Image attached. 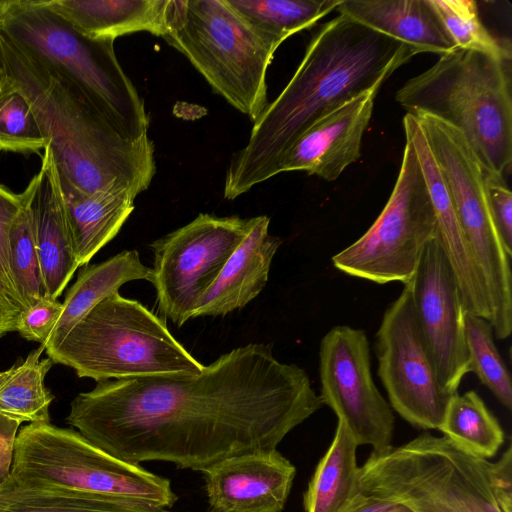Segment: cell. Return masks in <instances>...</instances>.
<instances>
[{"label": "cell", "mask_w": 512, "mask_h": 512, "mask_svg": "<svg viewBox=\"0 0 512 512\" xmlns=\"http://www.w3.org/2000/svg\"><path fill=\"white\" fill-rule=\"evenodd\" d=\"M323 405L303 368L277 360L269 345L250 343L198 374L98 382L72 400L66 421L126 462L202 472L276 448Z\"/></svg>", "instance_id": "1"}, {"label": "cell", "mask_w": 512, "mask_h": 512, "mask_svg": "<svg viewBox=\"0 0 512 512\" xmlns=\"http://www.w3.org/2000/svg\"><path fill=\"white\" fill-rule=\"evenodd\" d=\"M414 51L340 15L313 36L293 77L253 122L247 144L227 168L224 198L233 200L276 176L291 145L315 122L371 89H379Z\"/></svg>", "instance_id": "2"}, {"label": "cell", "mask_w": 512, "mask_h": 512, "mask_svg": "<svg viewBox=\"0 0 512 512\" xmlns=\"http://www.w3.org/2000/svg\"><path fill=\"white\" fill-rule=\"evenodd\" d=\"M0 78L28 101L60 179L86 194L149 187L156 161L148 134L120 135L73 84L1 35Z\"/></svg>", "instance_id": "3"}, {"label": "cell", "mask_w": 512, "mask_h": 512, "mask_svg": "<svg viewBox=\"0 0 512 512\" xmlns=\"http://www.w3.org/2000/svg\"><path fill=\"white\" fill-rule=\"evenodd\" d=\"M358 494L412 512H512V448L496 462L424 432L359 468Z\"/></svg>", "instance_id": "4"}, {"label": "cell", "mask_w": 512, "mask_h": 512, "mask_svg": "<svg viewBox=\"0 0 512 512\" xmlns=\"http://www.w3.org/2000/svg\"><path fill=\"white\" fill-rule=\"evenodd\" d=\"M0 35L73 84L123 137L148 134L149 115L112 39L89 37L47 0L0 1Z\"/></svg>", "instance_id": "5"}, {"label": "cell", "mask_w": 512, "mask_h": 512, "mask_svg": "<svg viewBox=\"0 0 512 512\" xmlns=\"http://www.w3.org/2000/svg\"><path fill=\"white\" fill-rule=\"evenodd\" d=\"M395 98L407 114L433 116L457 129L487 172L512 161L510 60L462 48L442 54Z\"/></svg>", "instance_id": "6"}, {"label": "cell", "mask_w": 512, "mask_h": 512, "mask_svg": "<svg viewBox=\"0 0 512 512\" xmlns=\"http://www.w3.org/2000/svg\"><path fill=\"white\" fill-rule=\"evenodd\" d=\"M46 353L53 363L97 382L198 374L204 368L162 319L118 292L94 306L58 346Z\"/></svg>", "instance_id": "7"}, {"label": "cell", "mask_w": 512, "mask_h": 512, "mask_svg": "<svg viewBox=\"0 0 512 512\" xmlns=\"http://www.w3.org/2000/svg\"><path fill=\"white\" fill-rule=\"evenodd\" d=\"M162 38L216 93L256 121L268 104L266 75L275 51L225 0H171Z\"/></svg>", "instance_id": "8"}, {"label": "cell", "mask_w": 512, "mask_h": 512, "mask_svg": "<svg viewBox=\"0 0 512 512\" xmlns=\"http://www.w3.org/2000/svg\"><path fill=\"white\" fill-rule=\"evenodd\" d=\"M9 479L22 487L54 486L166 508L177 501L168 479L112 456L79 432L30 423L16 436Z\"/></svg>", "instance_id": "9"}, {"label": "cell", "mask_w": 512, "mask_h": 512, "mask_svg": "<svg viewBox=\"0 0 512 512\" xmlns=\"http://www.w3.org/2000/svg\"><path fill=\"white\" fill-rule=\"evenodd\" d=\"M444 180L465 239L485 277L497 335L512 330L511 257L492 221L485 169L454 127L426 114L414 116Z\"/></svg>", "instance_id": "10"}, {"label": "cell", "mask_w": 512, "mask_h": 512, "mask_svg": "<svg viewBox=\"0 0 512 512\" xmlns=\"http://www.w3.org/2000/svg\"><path fill=\"white\" fill-rule=\"evenodd\" d=\"M438 225L416 151L405 136L401 167L391 195L371 227L332 257L334 267L378 284H406Z\"/></svg>", "instance_id": "11"}, {"label": "cell", "mask_w": 512, "mask_h": 512, "mask_svg": "<svg viewBox=\"0 0 512 512\" xmlns=\"http://www.w3.org/2000/svg\"><path fill=\"white\" fill-rule=\"evenodd\" d=\"M250 226L251 218L200 213L150 244L154 254L150 282L165 318L178 327L193 318L200 300Z\"/></svg>", "instance_id": "12"}, {"label": "cell", "mask_w": 512, "mask_h": 512, "mask_svg": "<svg viewBox=\"0 0 512 512\" xmlns=\"http://www.w3.org/2000/svg\"><path fill=\"white\" fill-rule=\"evenodd\" d=\"M374 348L390 407L415 427L438 430L456 392L439 381L415 318L408 284L386 309Z\"/></svg>", "instance_id": "13"}, {"label": "cell", "mask_w": 512, "mask_h": 512, "mask_svg": "<svg viewBox=\"0 0 512 512\" xmlns=\"http://www.w3.org/2000/svg\"><path fill=\"white\" fill-rule=\"evenodd\" d=\"M320 397L342 420L358 445L380 454L392 448L394 415L374 383L365 332L348 325L331 328L319 349Z\"/></svg>", "instance_id": "14"}, {"label": "cell", "mask_w": 512, "mask_h": 512, "mask_svg": "<svg viewBox=\"0 0 512 512\" xmlns=\"http://www.w3.org/2000/svg\"><path fill=\"white\" fill-rule=\"evenodd\" d=\"M410 286L415 318L440 383L457 392L469 373L466 309L451 265L435 237L422 250Z\"/></svg>", "instance_id": "15"}, {"label": "cell", "mask_w": 512, "mask_h": 512, "mask_svg": "<svg viewBox=\"0 0 512 512\" xmlns=\"http://www.w3.org/2000/svg\"><path fill=\"white\" fill-rule=\"evenodd\" d=\"M202 473L212 512H282L296 468L274 448L223 459Z\"/></svg>", "instance_id": "16"}, {"label": "cell", "mask_w": 512, "mask_h": 512, "mask_svg": "<svg viewBox=\"0 0 512 512\" xmlns=\"http://www.w3.org/2000/svg\"><path fill=\"white\" fill-rule=\"evenodd\" d=\"M378 90L363 92L315 122L285 152L276 175L305 171L327 181L336 180L361 156L363 134Z\"/></svg>", "instance_id": "17"}, {"label": "cell", "mask_w": 512, "mask_h": 512, "mask_svg": "<svg viewBox=\"0 0 512 512\" xmlns=\"http://www.w3.org/2000/svg\"><path fill=\"white\" fill-rule=\"evenodd\" d=\"M403 128L405 136L414 146L426 180L437 218V239L454 272L465 309L490 322L492 307L485 277L465 239L450 195L423 131L416 118L410 114L404 116Z\"/></svg>", "instance_id": "18"}, {"label": "cell", "mask_w": 512, "mask_h": 512, "mask_svg": "<svg viewBox=\"0 0 512 512\" xmlns=\"http://www.w3.org/2000/svg\"><path fill=\"white\" fill-rule=\"evenodd\" d=\"M270 218H251L250 229L196 307L193 318L223 316L244 307L263 290L282 240L269 233Z\"/></svg>", "instance_id": "19"}, {"label": "cell", "mask_w": 512, "mask_h": 512, "mask_svg": "<svg viewBox=\"0 0 512 512\" xmlns=\"http://www.w3.org/2000/svg\"><path fill=\"white\" fill-rule=\"evenodd\" d=\"M36 175L32 209L44 295L57 300L79 264L66 219L58 173L47 147Z\"/></svg>", "instance_id": "20"}, {"label": "cell", "mask_w": 512, "mask_h": 512, "mask_svg": "<svg viewBox=\"0 0 512 512\" xmlns=\"http://www.w3.org/2000/svg\"><path fill=\"white\" fill-rule=\"evenodd\" d=\"M335 10L407 45L415 54H444L457 48L431 0H340Z\"/></svg>", "instance_id": "21"}, {"label": "cell", "mask_w": 512, "mask_h": 512, "mask_svg": "<svg viewBox=\"0 0 512 512\" xmlns=\"http://www.w3.org/2000/svg\"><path fill=\"white\" fill-rule=\"evenodd\" d=\"M59 183L75 257L82 266L118 234L137 195L122 186L86 194L63 179Z\"/></svg>", "instance_id": "22"}, {"label": "cell", "mask_w": 512, "mask_h": 512, "mask_svg": "<svg viewBox=\"0 0 512 512\" xmlns=\"http://www.w3.org/2000/svg\"><path fill=\"white\" fill-rule=\"evenodd\" d=\"M83 34L115 40L148 32L163 37L168 31L171 0H47Z\"/></svg>", "instance_id": "23"}, {"label": "cell", "mask_w": 512, "mask_h": 512, "mask_svg": "<svg viewBox=\"0 0 512 512\" xmlns=\"http://www.w3.org/2000/svg\"><path fill=\"white\" fill-rule=\"evenodd\" d=\"M151 274V268L141 262L136 250H125L101 263L82 268L68 290L58 320L41 344L45 351L58 346L77 322L104 298L118 292L127 282H150Z\"/></svg>", "instance_id": "24"}, {"label": "cell", "mask_w": 512, "mask_h": 512, "mask_svg": "<svg viewBox=\"0 0 512 512\" xmlns=\"http://www.w3.org/2000/svg\"><path fill=\"white\" fill-rule=\"evenodd\" d=\"M358 446L346 424L338 419L333 440L303 495L305 512H341L358 494Z\"/></svg>", "instance_id": "25"}, {"label": "cell", "mask_w": 512, "mask_h": 512, "mask_svg": "<svg viewBox=\"0 0 512 512\" xmlns=\"http://www.w3.org/2000/svg\"><path fill=\"white\" fill-rule=\"evenodd\" d=\"M273 51L291 35L313 27L340 0H225Z\"/></svg>", "instance_id": "26"}, {"label": "cell", "mask_w": 512, "mask_h": 512, "mask_svg": "<svg viewBox=\"0 0 512 512\" xmlns=\"http://www.w3.org/2000/svg\"><path fill=\"white\" fill-rule=\"evenodd\" d=\"M4 512H171L126 498L77 489L22 487L9 476L1 483Z\"/></svg>", "instance_id": "27"}, {"label": "cell", "mask_w": 512, "mask_h": 512, "mask_svg": "<svg viewBox=\"0 0 512 512\" xmlns=\"http://www.w3.org/2000/svg\"><path fill=\"white\" fill-rule=\"evenodd\" d=\"M44 347L32 351L19 365L0 371V414L19 422L49 423L54 399L44 385L53 361L40 359Z\"/></svg>", "instance_id": "28"}, {"label": "cell", "mask_w": 512, "mask_h": 512, "mask_svg": "<svg viewBox=\"0 0 512 512\" xmlns=\"http://www.w3.org/2000/svg\"><path fill=\"white\" fill-rule=\"evenodd\" d=\"M438 430L460 448L484 459L493 457L505 439L498 420L473 390L452 396Z\"/></svg>", "instance_id": "29"}, {"label": "cell", "mask_w": 512, "mask_h": 512, "mask_svg": "<svg viewBox=\"0 0 512 512\" xmlns=\"http://www.w3.org/2000/svg\"><path fill=\"white\" fill-rule=\"evenodd\" d=\"M36 186L37 175L30 180L21 193V207L11 224L8 236L9 272L22 309L45 296L32 209Z\"/></svg>", "instance_id": "30"}, {"label": "cell", "mask_w": 512, "mask_h": 512, "mask_svg": "<svg viewBox=\"0 0 512 512\" xmlns=\"http://www.w3.org/2000/svg\"><path fill=\"white\" fill-rule=\"evenodd\" d=\"M465 340L469 356V372L490 389L507 409L512 407L510 373L495 345L491 323L476 314L466 312Z\"/></svg>", "instance_id": "31"}, {"label": "cell", "mask_w": 512, "mask_h": 512, "mask_svg": "<svg viewBox=\"0 0 512 512\" xmlns=\"http://www.w3.org/2000/svg\"><path fill=\"white\" fill-rule=\"evenodd\" d=\"M457 48L511 60V49L483 25L473 0H431Z\"/></svg>", "instance_id": "32"}, {"label": "cell", "mask_w": 512, "mask_h": 512, "mask_svg": "<svg viewBox=\"0 0 512 512\" xmlns=\"http://www.w3.org/2000/svg\"><path fill=\"white\" fill-rule=\"evenodd\" d=\"M45 147L46 141L28 101L0 78V151L30 154Z\"/></svg>", "instance_id": "33"}, {"label": "cell", "mask_w": 512, "mask_h": 512, "mask_svg": "<svg viewBox=\"0 0 512 512\" xmlns=\"http://www.w3.org/2000/svg\"><path fill=\"white\" fill-rule=\"evenodd\" d=\"M21 203V193L15 194L0 184V297L22 310L12 285L8 266L9 231Z\"/></svg>", "instance_id": "34"}, {"label": "cell", "mask_w": 512, "mask_h": 512, "mask_svg": "<svg viewBox=\"0 0 512 512\" xmlns=\"http://www.w3.org/2000/svg\"><path fill=\"white\" fill-rule=\"evenodd\" d=\"M484 182L492 221L507 254L512 257V193L504 176L485 170Z\"/></svg>", "instance_id": "35"}, {"label": "cell", "mask_w": 512, "mask_h": 512, "mask_svg": "<svg viewBox=\"0 0 512 512\" xmlns=\"http://www.w3.org/2000/svg\"><path fill=\"white\" fill-rule=\"evenodd\" d=\"M62 311V303L42 297L22 309L18 315L16 331L27 340L44 343Z\"/></svg>", "instance_id": "36"}, {"label": "cell", "mask_w": 512, "mask_h": 512, "mask_svg": "<svg viewBox=\"0 0 512 512\" xmlns=\"http://www.w3.org/2000/svg\"><path fill=\"white\" fill-rule=\"evenodd\" d=\"M20 423L0 414V483L9 476Z\"/></svg>", "instance_id": "37"}, {"label": "cell", "mask_w": 512, "mask_h": 512, "mask_svg": "<svg viewBox=\"0 0 512 512\" xmlns=\"http://www.w3.org/2000/svg\"><path fill=\"white\" fill-rule=\"evenodd\" d=\"M341 512H412L394 501L357 494Z\"/></svg>", "instance_id": "38"}, {"label": "cell", "mask_w": 512, "mask_h": 512, "mask_svg": "<svg viewBox=\"0 0 512 512\" xmlns=\"http://www.w3.org/2000/svg\"><path fill=\"white\" fill-rule=\"evenodd\" d=\"M21 309L0 297V337L16 331L17 318Z\"/></svg>", "instance_id": "39"}, {"label": "cell", "mask_w": 512, "mask_h": 512, "mask_svg": "<svg viewBox=\"0 0 512 512\" xmlns=\"http://www.w3.org/2000/svg\"><path fill=\"white\" fill-rule=\"evenodd\" d=\"M6 508V501L2 492L1 483H0V512H4Z\"/></svg>", "instance_id": "40"}]
</instances>
